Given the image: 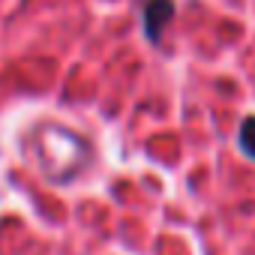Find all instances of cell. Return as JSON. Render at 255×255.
<instances>
[{
  "mask_svg": "<svg viewBox=\"0 0 255 255\" xmlns=\"http://www.w3.org/2000/svg\"><path fill=\"white\" fill-rule=\"evenodd\" d=\"M240 147L246 150L249 159H255V117H246L240 126Z\"/></svg>",
  "mask_w": 255,
  "mask_h": 255,
  "instance_id": "obj_2",
  "label": "cell"
},
{
  "mask_svg": "<svg viewBox=\"0 0 255 255\" xmlns=\"http://www.w3.org/2000/svg\"><path fill=\"white\" fill-rule=\"evenodd\" d=\"M171 15H174V0H147L144 3V33L150 42L162 39V30L171 21Z\"/></svg>",
  "mask_w": 255,
  "mask_h": 255,
  "instance_id": "obj_1",
  "label": "cell"
}]
</instances>
